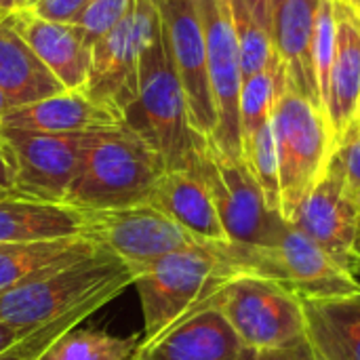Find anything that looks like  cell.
I'll list each match as a JSON object with an SVG mask.
<instances>
[{"label":"cell","instance_id":"52a82bcc","mask_svg":"<svg viewBox=\"0 0 360 360\" xmlns=\"http://www.w3.org/2000/svg\"><path fill=\"white\" fill-rule=\"evenodd\" d=\"M213 302L247 348H283L306 338L302 300L268 278L234 276Z\"/></svg>","mask_w":360,"mask_h":360},{"label":"cell","instance_id":"30bf717a","mask_svg":"<svg viewBox=\"0 0 360 360\" xmlns=\"http://www.w3.org/2000/svg\"><path fill=\"white\" fill-rule=\"evenodd\" d=\"M158 17L156 0H133L122 19L93 44L84 93L118 120L137 99L141 46Z\"/></svg>","mask_w":360,"mask_h":360},{"label":"cell","instance_id":"d6986e66","mask_svg":"<svg viewBox=\"0 0 360 360\" xmlns=\"http://www.w3.org/2000/svg\"><path fill=\"white\" fill-rule=\"evenodd\" d=\"M316 11L319 0H285L274 13L272 42L287 68L289 86L323 110L312 53Z\"/></svg>","mask_w":360,"mask_h":360},{"label":"cell","instance_id":"2e32d148","mask_svg":"<svg viewBox=\"0 0 360 360\" xmlns=\"http://www.w3.org/2000/svg\"><path fill=\"white\" fill-rule=\"evenodd\" d=\"M4 19L65 91H84L91 72L93 44L78 25L44 19L30 6H21Z\"/></svg>","mask_w":360,"mask_h":360},{"label":"cell","instance_id":"7402d4cb","mask_svg":"<svg viewBox=\"0 0 360 360\" xmlns=\"http://www.w3.org/2000/svg\"><path fill=\"white\" fill-rule=\"evenodd\" d=\"M84 211L65 202H42L27 198L0 200V245L42 243L82 236Z\"/></svg>","mask_w":360,"mask_h":360},{"label":"cell","instance_id":"5b68a950","mask_svg":"<svg viewBox=\"0 0 360 360\" xmlns=\"http://www.w3.org/2000/svg\"><path fill=\"white\" fill-rule=\"evenodd\" d=\"M272 129L278 150L281 215L289 221L323 177L338 148L323 110L291 86H287L272 112Z\"/></svg>","mask_w":360,"mask_h":360},{"label":"cell","instance_id":"4fadbf2b","mask_svg":"<svg viewBox=\"0 0 360 360\" xmlns=\"http://www.w3.org/2000/svg\"><path fill=\"white\" fill-rule=\"evenodd\" d=\"M156 6L186 93L192 127L198 135L211 139L217 127V110L209 80L207 46L196 0H156Z\"/></svg>","mask_w":360,"mask_h":360},{"label":"cell","instance_id":"74e56055","mask_svg":"<svg viewBox=\"0 0 360 360\" xmlns=\"http://www.w3.org/2000/svg\"><path fill=\"white\" fill-rule=\"evenodd\" d=\"M23 2L21 0H0V19H4L6 15L15 13L17 8H21Z\"/></svg>","mask_w":360,"mask_h":360},{"label":"cell","instance_id":"f35d334b","mask_svg":"<svg viewBox=\"0 0 360 360\" xmlns=\"http://www.w3.org/2000/svg\"><path fill=\"white\" fill-rule=\"evenodd\" d=\"M11 110V103H8V99L4 97V93L0 91V122H2V118H4V114Z\"/></svg>","mask_w":360,"mask_h":360},{"label":"cell","instance_id":"d590c367","mask_svg":"<svg viewBox=\"0 0 360 360\" xmlns=\"http://www.w3.org/2000/svg\"><path fill=\"white\" fill-rule=\"evenodd\" d=\"M11 196H13V173H11V167L0 150V200L11 198Z\"/></svg>","mask_w":360,"mask_h":360},{"label":"cell","instance_id":"8fae6325","mask_svg":"<svg viewBox=\"0 0 360 360\" xmlns=\"http://www.w3.org/2000/svg\"><path fill=\"white\" fill-rule=\"evenodd\" d=\"M82 133H36L0 124V150L13 173V196L63 202Z\"/></svg>","mask_w":360,"mask_h":360},{"label":"cell","instance_id":"277c9868","mask_svg":"<svg viewBox=\"0 0 360 360\" xmlns=\"http://www.w3.org/2000/svg\"><path fill=\"white\" fill-rule=\"evenodd\" d=\"M240 274L232 243L171 253L135 272L133 285L143 314L141 346L154 342Z\"/></svg>","mask_w":360,"mask_h":360},{"label":"cell","instance_id":"484cf974","mask_svg":"<svg viewBox=\"0 0 360 360\" xmlns=\"http://www.w3.org/2000/svg\"><path fill=\"white\" fill-rule=\"evenodd\" d=\"M139 348V335L122 338L101 329H72L38 360H135Z\"/></svg>","mask_w":360,"mask_h":360},{"label":"cell","instance_id":"5bb4252c","mask_svg":"<svg viewBox=\"0 0 360 360\" xmlns=\"http://www.w3.org/2000/svg\"><path fill=\"white\" fill-rule=\"evenodd\" d=\"M289 224L310 236L344 268L359 230L360 211L348 192L344 162L338 150L329 158L319 184L291 215Z\"/></svg>","mask_w":360,"mask_h":360},{"label":"cell","instance_id":"7a4b0ae2","mask_svg":"<svg viewBox=\"0 0 360 360\" xmlns=\"http://www.w3.org/2000/svg\"><path fill=\"white\" fill-rule=\"evenodd\" d=\"M165 171L162 158L124 122L95 127L82 133L63 202L80 211L141 205Z\"/></svg>","mask_w":360,"mask_h":360},{"label":"cell","instance_id":"9c48e42d","mask_svg":"<svg viewBox=\"0 0 360 360\" xmlns=\"http://www.w3.org/2000/svg\"><path fill=\"white\" fill-rule=\"evenodd\" d=\"M194 167L213 196L228 243L257 247L268 245L276 236L285 219L268 207L243 158H228L207 141Z\"/></svg>","mask_w":360,"mask_h":360},{"label":"cell","instance_id":"603a6c76","mask_svg":"<svg viewBox=\"0 0 360 360\" xmlns=\"http://www.w3.org/2000/svg\"><path fill=\"white\" fill-rule=\"evenodd\" d=\"M0 91L11 108L65 91L6 19H0Z\"/></svg>","mask_w":360,"mask_h":360},{"label":"cell","instance_id":"d6a6232c","mask_svg":"<svg viewBox=\"0 0 360 360\" xmlns=\"http://www.w3.org/2000/svg\"><path fill=\"white\" fill-rule=\"evenodd\" d=\"M247 360H319L308 338L297 340L295 344L283 346V348H270V350H253L249 352Z\"/></svg>","mask_w":360,"mask_h":360},{"label":"cell","instance_id":"1f68e13d","mask_svg":"<svg viewBox=\"0 0 360 360\" xmlns=\"http://www.w3.org/2000/svg\"><path fill=\"white\" fill-rule=\"evenodd\" d=\"M91 0H36L30 8L51 21L76 23Z\"/></svg>","mask_w":360,"mask_h":360},{"label":"cell","instance_id":"7c38bea8","mask_svg":"<svg viewBox=\"0 0 360 360\" xmlns=\"http://www.w3.org/2000/svg\"><path fill=\"white\" fill-rule=\"evenodd\" d=\"M205 46L207 68L217 110V127L211 143L228 158H243V131H240V53L232 23L230 0H196Z\"/></svg>","mask_w":360,"mask_h":360},{"label":"cell","instance_id":"4316f807","mask_svg":"<svg viewBox=\"0 0 360 360\" xmlns=\"http://www.w3.org/2000/svg\"><path fill=\"white\" fill-rule=\"evenodd\" d=\"M243 160L257 181L268 207L281 213V173L272 120L243 143Z\"/></svg>","mask_w":360,"mask_h":360},{"label":"cell","instance_id":"6da1fadb","mask_svg":"<svg viewBox=\"0 0 360 360\" xmlns=\"http://www.w3.org/2000/svg\"><path fill=\"white\" fill-rule=\"evenodd\" d=\"M131 285V268L97 247L82 259L0 291V323L36 331L70 316L89 319Z\"/></svg>","mask_w":360,"mask_h":360},{"label":"cell","instance_id":"f546056e","mask_svg":"<svg viewBox=\"0 0 360 360\" xmlns=\"http://www.w3.org/2000/svg\"><path fill=\"white\" fill-rule=\"evenodd\" d=\"M131 2L133 0H91L74 25H78L84 32L91 44H95L103 34H108L122 19Z\"/></svg>","mask_w":360,"mask_h":360},{"label":"cell","instance_id":"b9f144b4","mask_svg":"<svg viewBox=\"0 0 360 360\" xmlns=\"http://www.w3.org/2000/svg\"><path fill=\"white\" fill-rule=\"evenodd\" d=\"M21 2H23V6H32V4H34L36 0H21Z\"/></svg>","mask_w":360,"mask_h":360},{"label":"cell","instance_id":"ffe728a7","mask_svg":"<svg viewBox=\"0 0 360 360\" xmlns=\"http://www.w3.org/2000/svg\"><path fill=\"white\" fill-rule=\"evenodd\" d=\"M306 338L319 360H360V291L302 300Z\"/></svg>","mask_w":360,"mask_h":360},{"label":"cell","instance_id":"e0dca14e","mask_svg":"<svg viewBox=\"0 0 360 360\" xmlns=\"http://www.w3.org/2000/svg\"><path fill=\"white\" fill-rule=\"evenodd\" d=\"M335 57L323 93V112L340 148L360 110V17L335 0Z\"/></svg>","mask_w":360,"mask_h":360},{"label":"cell","instance_id":"3957f363","mask_svg":"<svg viewBox=\"0 0 360 360\" xmlns=\"http://www.w3.org/2000/svg\"><path fill=\"white\" fill-rule=\"evenodd\" d=\"M122 122L162 158L167 171L192 169L209 141L192 127L186 93L160 17L141 46L137 99L124 112Z\"/></svg>","mask_w":360,"mask_h":360},{"label":"cell","instance_id":"8992f818","mask_svg":"<svg viewBox=\"0 0 360 360\" xmlns=\"http://www.w3.org/2000/svg\"><path fill=\"white\" fill-rule=\"evenodd\" d=\"M243 274L268 278L300 300L335 297L360 291L348 272L310 236L285 221L268 245H232Z\"/></svg>","mask_w":360,"mask_h":360},{"label":"cell","instance_id":"f1b7e54d","mask_svg":"<svg viewBox=\"0 0 360 360\" xmlns=\"http://www.w3.org/2000/svg\"><path fill=\"white\" fill-rule=\"evenodd\" d=\"M74 327H78V321H74V319H65V321L46 325L36 331L0 323V356L13 352L17 348H23V350H32L40 359L63 333L72 331Z\"/></svg>","mask_w":360,"mask_h":360},{"label":"cell","instance_id":"9a60e30c","mask_svg":"<svg viewBox=\"0 0 360 360\" xmlns=\"http://www.w3.org/2000/svg\"><path fill=\"white\" fill-rule=\"evenodd\" d=\"M249 352L251 348L240 342L211 295L154 342L141 346L135 360H247Z\"/></svg>","mask_w":360,"mask_h":360},{"label":"cell","instance_id":"44dd1931","mask_svg":"<svg viewBox=\"0 0 360 360\" xmlns=\"http://www.w3.org/2000/svg\"><path fill=\"white\" fill-rule=\"evenodd\" d=\"M116 122L122 120L95 103L84 91H61L46 99L11 108L0 124L36 133H84Z\"/></svg>","mask_w":360,"mask_h":360},{"label":"cell","instance_id":"60d3db41","mask_svg":"<svg viewBox=\"0 0 360 360\" xmlns=\"http://www.w3.org/2000/svg\"><path fill=\"white\" fill-rule=\"evenodd\" d=\"M285 0H270V4H272V13H276L278 11V6L283 4Z\"/></svg>","mask_w":360,"mask_h":360},{"label":"cell","instance_id":"d4e9b609","mask_svg":"<svg viewBox=\"0 0 360 360\" xmlns=\"http://www.w3.org/2000/svg\"><path fill=\"white\" fill-rule=\"evenodd\" d=\"M289 86L287 68L281 61L276 49L268 68L247 80L240 89V131L243 143L249 141L264 124L272 120V112Z\"/></svg>","mask_w":360,"mask_h":360},{"label":"cell","instance_id":"cb8c5ba5","mask_svg":"<svg viewBox=\"0 0 360 360\" xmlns=\"http://www.w3.org/2000/svg\"><path fill=\"white\" fill-rule=\"evenodd\" d=\"M97 249L84 236L42 240V243H2L0 245V291L23 285L53 268L82 259Z\"/></svg>","mask_w":360,"mask_h":360},{"label":"cell","instance_id":"83f0119b","mask_svg":"<svg viewBox=\"0 0 360 360\" xmlns=\"http://www.w3.org/2000/svg\"><path fill=\"white\" fill-rule=\"evenodd\" d=\"M230 13L238 40L240 72H243V80H247L268 68L274 55L272 34L251 17V13L240 0H230Z\"/></svg>","mask_w":360,"mask_h":360},{"label":"cell","instance_id":"ba28073f","mask_svg":"<svg viewBox=\"0 0 360 360\" xmlns=\"http://www.w3.org/2000/svg\"><path fill=\"white\" fill-rule=\"evenodd\" d=\"M82 236L122 259L133 274L171 253L224 245L198 240L148 202L124 209L84 211Z\"/></svg>","mask_w":360,"mask_h":360},{"label":"cell","instance_id":"4dcf8cb0","mask_svg":"<svg viewBox=\"0 0 360 360\" xmlns=\"http://www.w3.org/2000/svg\"><path fill=\"white\" fill-rule=\"evenodd\" d=\"M342 162H344V173H346V186L348 192L352 196V200L356 202L360 211V124L359 120H354V124L348 129L346 137L342 139L340 148H338Z\"/></svg>","mask_w":360,"mask_h":360},{"label":"cell","instance_id":"e575fe53","mask_svg":"<svg viewBox=\"0 0 360 360\" xmlns=\"http://www.w3.org/2000/svg\"><path fill=\"white\" fill-rule=\"evenodd\" d=\"M344 270L348 272V276L352 278V283L360 289V224L359 230H356V236H354V243L350 247V253L346 257Z\"/></svg>","mask_w":360,"mask_h":360},{"label":"cell","instance_id":"7bdbcfd3","mask_svg":"<svg viewBox=\"0 0 360 360\" xmlns=\"http://www.w3.org/2000/svg\"><path fill=\"white\" fill-rule=\"evenodd\" d=\"M356 120H359V124H360V110H359V118H356Z\"/></svg>","mask_w":360,"mask_h":360},{"label":"cell","instance_id":"ab89813d","mask_svg":"<svg viewBox=\"0 0 360 360\" xmlns=\"http://www.w3.org/2000/svg\"><path fill=\"white\" fill-rule=\"evenodd\" d=\"M340 2L346 4V6H350V8L360 17V0H340Z\"/></svg>","mask_w":360,"mask_h":360},{"label":"cell","instance_id":"8d00e7d4","mask_svg":"<svg viewBox=\"0 0 360 360\" xmlns=\"http://www.w3.org/2000/svg\"><path fill=\"white\" fill-rule=\"evenodd\" d=\"M0 360H38V356L32 352V350H23V348H17L8 354H2Z\"/></svg>","mask_w":360,"mask_h":360},{"label":"cell","instance_id":"ac0fdd59","mask_svg":"<svg viewBox=\"0 0 360 360\" xmlns=\"http://www.w3.org/2000/svg\"><path fill=\"white\" fill-rule=\"evenodd\" d=\"M146 202L162 211L198 240L228 243L213 196L196 167L165 171Z\"/></svg>","mask_w":360,"mask_h":360},{"label":"cell","instance_id":"836d02e7","mask_svg":"<svg viewBox=\"0 0 360 360\" xmlns=\"http://www.w3.org/2000/svg\"><path fill=\"white\" fill-rule=\"evenodd\" d=\"M247 11L251 13V17L272 34V25H274V13H272V4L270 0H240Z\"/></svg>","mask_w":360,"mask_h":360}]
</instances>
